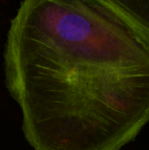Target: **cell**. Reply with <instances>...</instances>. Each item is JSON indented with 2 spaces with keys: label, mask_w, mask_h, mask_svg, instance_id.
Returning <instances> with one entry per match:
<instances>
[{
  "label": "cell",
  "mask_w": 149,
  "mask_h": 150,
  "mask_svg": "<svg viewBox=\"0 0 149 150\" xmlns=\"http://www.w3.org/2000/svg\"><path fill=\"white\" fill-rule=\"evenodd\" d=\"M121 1L141 16L148 18V14L142 11V7L148 11V0H121Z\"/></svg>",
  "instance_id": "cell-2"
},
{
  "label": "cell",
  "mask_w": 149,
  "mask_h": 150,
  "mask_svg": "<svg viewBox=\"0 0 149 150\" xmlns=\"http://www.w3.org/2000/svg\"><path fill=\"white\" fill-rule=\"evenodd\" d=\"M4 65L34 150H121L148 122V18L121 0H23Z\"/></svg>",
  "instance_id": "cell-1"
}]
</instances>
